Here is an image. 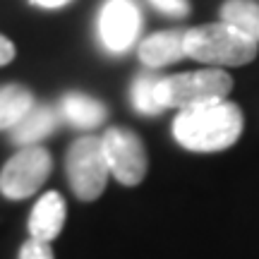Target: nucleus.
Returning <instances> with one entry per match:
<instances>
[{
  "instance_id": "f257e3e1",
  "label": "nucleus",
  "mask_w": 259,
  "mask_h": 259,
  "mask_svg": "<svg viewBox=\"0 0 259 259\" xmlns=\"http://www.w3.org/2000/svg\"><path fill=\"white\" fill-rule=\"evenodd\" d=\"M242 111L231 101H213L180 111L173 120V135L190 151H223L242 135Z\"/></svg>"
},
{
  "instance_id": "f03ea898",
  "label": "nucleus",
  "mask_w": 259,
  "mask_h": 259,
  "mask_svg": "<svg viewBox=\"0 0 259 259\" xmlns=\"http://www.w3.org/2000/svg\"><path fill=\"white\" fill-rule=\"evenodd\" d=\"M231 89V74L219 67H209V70H197V72L161 77L156 84V101L163 111L166 108L187 111V108H197L204 103L226 101Z\"/></svg>"
},
{
  "instance_id": "7ed1b4c3",
  "label": "nucleus",
  "mask_w": 259,
  "mask_h": 259,
  "mask_svg": "<svg viewBox=\"0 0 259 259\" xmlns=\"http://www.w3.org/2000/svg\"><path fill=\"white\" fill-rule=\"evenodd\" d=\"M185 53L206 65H247L257 56V41L226 22L185 31Z\"/></svg>"
},
{
  "instance_id": "20e7f679",
  "label": "nucleus",
  "mask_w": 259,
  "mask_h": 259,
  "mask_svg": "<svg viewBox=\"0 0 259 259\" xmlns=\"http://www.w3.org/2000/svg\"><path fill=\"white\" fill-rule=\"evenodd\" d=\"M65 170L70 178L72 192L82 202H94L108 183V161L103 154L101 137H79L72 147L67 149Z\"/></svg>"
},
{
  "instance_id": "39448f33",
  "label": "nucleus",
  "mask_w": 259,
  "mask_h": 259,
  "mask_svg": "<svg viewBox=\"0 0 259 259\" xmlns=\"http://www.w3.org/2000/svg\"><path fill=\"white\" fill-rule=\"evenodd\" d=\"M53 168V158L44 147H24L0 170V192L8 199L31 197L46 183Z\"/></svg>"
},
{
  "instance_id": "423d86ee",
  "label": "nucleus",
  "mask_w": 259,
  "mask_h": 259,
  "mask_svg": "<svg viewBox=\"0 0 259 259\" xmlns=\"http://www.w3.org/2000/svg\"><path fill=\"white\" fill-rule=\"evenodd\" d=\"M103 154L111 168V176L122 185H139L147 176V149L142 139L125 127H108L101 137Z\"/></svg>"
},
{
  "instance_id": "0eeeda50",
  "label": "nucleus",
  "mask_w": 259,
  "mask_h": 259,
  "mask_svg": "<svg viewBox=\"0 0 259 259\" xmlns=\"http://www.w3.org/2000/svg\"><path fill=\"white\" fill-rule=\"evenodd\" d=\"M142 29V12L135 0H106L99 12V36L106 51L120 56L135 46Z\"/></svg>"
},
{
  "instance_id": "6e6552de",
  "label": "nucleus",
  "mask_w": 259,
  "mask_h": 259,
  "mask_svg": "<svg viewBox=\"0 0 259 259\" xmlns=\"http://www.w3.org/2000/svg\"><path fill=\"white\" fill-rule=\"evenodd\" d=\"M185 31L168 29L147 36L139 44V60L147 67H163V65L178 63L180 58H185Z\"/></svg>"
},
{
  "instance_id": "1a4fd4ad",
  "label": "nucleus",
  "mask_w": 259,
  "mask_h": 259,
  "mask_svg": "<svg viewBox=\"0 0 259 259\" xmlns=\"http://www.w3.org/2000/svg\"><path fill=\"white\" fill-rule=\"evenodd\" d=\"M65 223V199L60 192H46L31 209L29 216V233L31 238L44 242H51L58 238Z\"/></svg>"
},
{
  "instance_id": "9d476101",
  "label": "nucleus",
  "mask_w": 259,
  "mask_h": 259,
  "mask_svg": "<svg viewBox=\"0 0 259 259\" xmlns=\"http://www.w3.org/2000/svg\"><path fill=\"white\" fill-rule=\"evenodd\" d=\"M60 118H63V115H60L56 108H51V106H34L24 120L17 122L15 127L10 130L12 142L22 149L24 147H36V142H41L44 137H48V135L58 127Z\"/></svg>"
},
{
  "instance_id": "9b49d317",
  "label": "nucleus",
  "mask_w": 259,
  "mask_h": 259,
  "mask_svg": "<svg viewBox=\"0 0 259 259\" xmlns=\"http://www.w3.org/2000/svg\"><path fill=\"white\" fill-rule=\"evenodd\" d=\"M60 115L70 122L72 127L79 130H92L99 127L106 120V106L101 101H96L87 94H65L60 101Z\"/></svg>"
},
{
  "instance_id": "f8f14e48",
  "label": "nucleus",
  "mask_w": 259,
  "mask_h": 259,
  "mask_svg": "<svg viewBox=\"0 0 259 259\" xmlns=\"http://www.w3.org/2000/svg\"><path fill=\"white\" fill-rule=\"evenodd\" d=\"M34 108V94L22 84H8L0 89V130H12Z\"/></svg>"
},
{
  "instance_id": "ddd939ff",
  "label": "nucleus",
  "mask_w": 259,
  "mask_h": 259,
  "mask_svg": "<svg viewBox=\"0 0 259 259\" xmlns=\"http://www.w3.org/2000/svg\"><path fill=\"white\" fill-rule=\"evenodd\" d=\"M221 22L231 24L240 34L259 44V3L257 0H226L221 8Z\"/></svg>"
},
{
  "instance_id": "4468645a",
  "label": "nucleus",
  "mask_w": 259,
  "mask_h": 259,
  "mask_svg": "<svg viewBox=\"0 0 259 259\" xmlns=\"http://www.w3.org/2000/svg\"><path fill=\"white\" fill-rule=\"evenodd\" d=\"M161 77L156 74H139L135 84H132V89H130V99H132V106L137 108L139 113H144V115H158V113L163 111L156 101V84Z\"/></svg>"
},
{
  "instance_id": "2eb2a0df",
  "label": "nucleus",
  "mask_w": 259,
  "mask_h": 259,
  "mask_svg": "<svg viewBox=\"0 0 259 259\" xmlns=\"http://www.w3.org/2000/svg\"><path fill=\"white\" fill-rule=\"evenodd\" d=\"M19 259H53V250H51V242L36 240L31 238L22 245L19 250Z\"/></svg>"
},
{
  "instance_id": "dca6fc26",
  "label": "nucleus",
  "mask_w": 259,
  "mask_h": 259,
  "mask_svg": "<svg viewBox=\"0 0 259 259\" xmlns=\"http://www.w3.org/2000/svg\"><path fill=\"white\" fill-rule=\"evenodd\" d=\"M149 3L168 17H187L190 15V0H149Z\"/></svg>"
},
{
  "instance_id": "f3484780",
  "label": "nucleus",
  "mask_w": 259,
  "mask_h": 259,
  "mask_svg": "<svg viewBox=\"0 0 259 259\" xmlns=\"http://www.w3.org/2000/svg\"><path fill=\"white\" fill-rule=\"evenodd\" d=\"M12 58H15V44L0 34V65H8Z\"/></svg>"
},
{
  "instance_id": "a211bd4d",
  "label": "nucleus",
  "mask_w": 259,
  "mask_h": 259,
  "mask_svg": "<svg viewBox=\"0 0 259 259\" xmlns=\"http://www.w3.org/2000/svg\"><path fill=\"white\" fill-rule=\"evenodd\" d=\"M34 5H38V8H46V10H56V8H63V5H67V3H72V0H31Z\"/></svg>"
}]
</instances>
